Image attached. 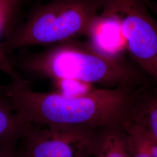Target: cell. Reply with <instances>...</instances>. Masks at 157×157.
<instances>
[{
  "instance_id": "cell-4",
  "label": "cell",
  "mask_w": 157,
  "mask_h": 157,
  "mask_svg": "<svg viewBox=\"0 0 157 157\" xmlns=\"http://www.w3.org/2000/svg\"><path fill=\"white\" fill-rule=\"evenodd\" d=\"M100 16L118 26L124 46L139 67L157 83V19L148 0H101Z\"/></svg>"
},
{
  "instance_id": "cell-12",
  "label": "cell",
  "mask_w": 157,
  "mask_h": 157,
  "mask_svg": "<svg viewBox=\"0 0 157 157\" xmlns=\"http://www.w3.org/2000/svg\"><path fill=\"white\" fill-rule=\"evenodd\" d=\"M17 142L8 143L0 146V157H16Z\"/></svg>"
},
{
  "instance_id": "cell-10",
  "label": "cell",
  "mask_w": 157,
  "mask_h": 157,
  "mask_svg": "<svg viewBox=\"0 0 157 157\" xmlns=\"http://www.w3.org/2000/svg\"><path fill=\"white\" fill-rule=\"evenodd\" d=\"M0 71L6 73L10 76L11 79L20 76L17 72L12 63L11 61L6 55V52L2 45L0 44Z\"/></svg>"
},
{
  "instance_id": "cell-6",
  "label": "cell",
  "mask_w": 157,
  "mask_h": 157,
  "mask_svg": "<svg viewBox=\"0 0 157 157\" xmlns=\"http://www.w3.org/2000/svg\"><path fill=\"white\" fill-rule=\"evenodd\" d=\"M125 118L144 129L157 141V93L133 95Z\"/></svg>"
},
{
  "instance_id": "cell-14",
  "label": "cell",
  "mask_w": 157,
  "mask_h": 157,
  "mask_svg": "<svg viewBox=\"0 0 157 157\" xmlns=\"http://www.w3.org/2000/svg\"><path fill=\"white\" fill-rule=\"evenodd\" d=\"M16 157H21V156H20V155H18V154H17V155H16Z\"/></svg>"
},
{
  "instance_id": "cell-11",
  "label": "cell",
  "mask_w": 157,
  "mask_h": 157,
  "mask_svg": "<svg viewBox=\"0 0 157 157\" xmlns=\"http://www.w3.org/2000/svg\"><path fill=\"white\" fill-rule=\"evenodd\" d=\"M20 0H0V10L9 21L15 11Z\"/></svg>"
},
{
  "instance_id": "cell-8",
  "label": "cell",
  "mask_w": 157,
  "mask_h": 157,
  "mask_svg": "<svg viewBox=\"0 0 157 157\" xmlns=\"http://www.w3.org/2000/svg\"><path fill=\"white\" fill-rule=\"evenodd\" d=\"M92 157H130L121 124L99 131Z\"/></svg>"
},
{
  "instance_id": "cell-2",
  "label": "cell",
  "mask_w": 157,
  "mask_h": 157,
  "mask_svg": "<svg viewBox=\"0 0 157 157\" xmlns=\"http://www.w3.org/2000/svg\"><path fill=\"white\" fill-rule=\"evenodd\" d=\"M25 74L56 81H73L102 87H131L136 70L117 55H109L71 40L45 50L29 54L19 61Z\"/></svg>"
},
{
  "instance_id": "cell-7",
  "label": "cell",
  "mask_w": 157,
  "mask_h": 157,
  "mask_svg": "<svg viewBox=\"0 0 157 157\" xmlns=\"http://www.w3.org/2000/svg\"><path fill=\"white\" fill-rule=\"evenodd\" d=\"M121 125L130 157H157V141L144 129L126 118Z\"/></svg>"
},
{
  "instance_id": "cell-13",
  "label": "cell",
  "mask_w": 157,
  "mask_h": 157,
  "mask_svg": "<svg viewBox=\"0 0 157 157\" xmlns=\"http://www.w3.org/2000/svg\"><path fill=\"white\" fill-rule=\"evenodd\" d=\"M8 20L6 17V15L4 14V13L0 10V33L2 30L3 28H4L6 23L8 22Z\"/></svg>"
},
{
  "instance_id": "cell-3",
  "label": "cell",
  "mask_w": 157,
  "mask_h": 157,
  "mask_svg": "<svg viewBox=\"0 0 157 157\" xmlns=\"http://www.w3.org/2000/svg\"><path fill=\"white\" fill-rule=\"evenodd\" d=\"M101 7V0H52L32 13L2 46L7 52L89 36Z\"/></svg>"
},
{
  "instance_id": "cell-1",
  "label": "cell",
  "mask_w": 157,
  "mask_h": 157,
  "mask_svg": "<svg viewBox=\"0 0 157 157\" xmlns=\"http://www.w3.org/2000/svg\"><path fill=\"white\" fill-rule=\"evenodd\" d=\"M131 87H102L77 95L39 92L22 76L0 85L22 124L101 130L121 124L132 102Z\"/></svg>"
},
{
  "instance_id": "cell-9",
  "label": "cell",
  "mask_w": 157,
  "mask_h": 157,
  "mask_svg": "<svg viewBox=\"0 0 157 157\" xmlns=\"http://www.w3.org/2000/svg\"><path fill=\"white\" fill-rule=\"evenodd\" d=\"M23 126L10 101L0 92V146L18 141Z\"/></svg>"
},
{
  "instance_id": "cell-5",
  "label": "cell",
  "mask_w": 157,
  "mask_h": 157,
  "mask_svg": "<svg viewBox=\"0 0 157 157\" xmlns=\"http://www.w3.org/2000/svg\"><path fill=\"white\" fill-rule=\"evenodd\" d=\"M99 131L25 124L17 153L22 157H92Z\"/></svg>"
}]
</instances>
